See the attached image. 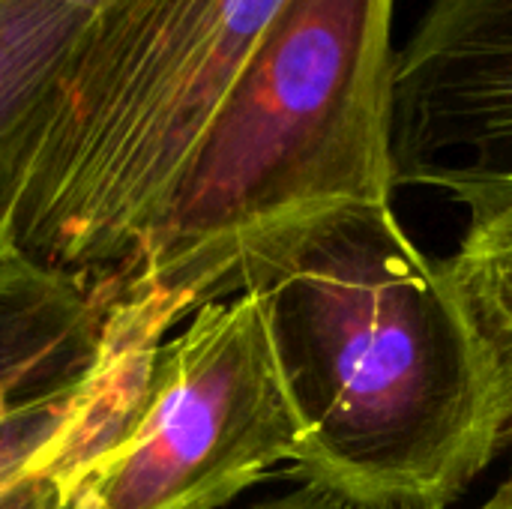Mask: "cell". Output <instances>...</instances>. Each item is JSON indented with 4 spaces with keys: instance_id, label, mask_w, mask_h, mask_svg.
<instances>
[{
    "instance_id": "obj_1",
    "label": "cell",
    "mask_w": 512,
    "mask_h": 509,
    "mask_svg": "<svg viewBox=\"0 0 512 509\" xmlns=\"http://www.w3.org/2000/svg\"><path fill=\"white\" fill-rule=\"evenodd\" d=\"M237 291L264 312L291 462L336 504L450 509L510 447L501 351L393 204L345 201L285 228L246 258Z\"/></svg>"
},
{
    "instance_id": "obj_2",
    "label": "cell",
    "mask_w": 512,
    "mask_h": 509,
    "mask_svg": "<svg viewBox=\"0 0 512 509\" xmlns=\"http://www.w3.org/2000/svg\"><path fill=\"white\" fill-rule=\"evenodd\" d=\"M393 6H279L123 282L204 306L237 294L246 258L312 213L393 204Z\"/></svg>"
},
{
    "instance_id": "obj_3",
    "label": "cell",
    "mask_w": 512,
    "mask_h": 509,
    "mask_svg": "<svg viewBox=\"0 0 512 509\" xmlns=\"http://www.w3.org/2000/svg\"><path fill=\"white\" fill-rule=\"evenodd\" d=\"M285 0H108L69 42L18 213V252L120 285Z\"/></svg>"
},
{
    "instance_id": "obj_4",
    "label": "cell",
    "mask_w": 512,
    "mask_h": 509,
    "mask_svg": "<svg viewBox=\"0 0 512 509\" xmlns=\"http://www.w3.org/2000/svg\"><path fill=\"white\" fill-rule=\"evenodd\" d=\"M294 444L261 303L237 291L162 342L129 441L75 509H222Z\"/></svg>"
},
{
    "instance_id": "obj_5",
    "label": "cell",
    "mask_w": 512,
    "mask_h": 509,
    "mask_svg": "<svg viewBox=\"0 0 512 509\" xmlns=\"http://www.w3.org/2000/svg\"><path fill=\"white\" fill-rule=\"evenodd\" d=\"M393 183L471 213L512 201V0H429L393 57Z\"/></svg>"
},
{
    "instance_id": "obj_6",
    "label": "cell",
    "mask_w": 512,
    "mask_h": 509,
    "mask_svg": "<svg viewBox=\"0 0 512 509\" xmlns=\"http://www.w3.org/2000/svg\"><path fill=\"white\" fill-rule=\"evenodd\" d=\"M87 18L42 0H0V267L21 261L18 213L45 129L51 84Z\"/></svg>"
},
{
    "instance_id": "obj_7",
    "label": "cell",
    "mask_w": 512,
    "mask_h": 509,
    "mask_svg": "<svg viewBox=\"0 0 512 509\" xmlns=\"http://www.w3.org/2000/svg\"><path fill=\"white\" fill-rule=\"evenodd\" d=\"M447 261L498 345L512 387V201L471 213L459 249ZM504 483L512 486V468Z\"/></svg>"
},
{
    "instance_id": "obj_8",
    "label": "cell",
    "mask_w": 512,
    "mask_h": 509,
    "mask_svg": "<svg viewBox=\"0 0 512 509\" xmlns=\"http://www.w3.org/2000/svg\"><path fill=\"white\" fill-rule=\"evenodd\" d=\"M123 444L84 447L51 465L0 480V509H75L78 498L114 462Z\"/></svg>"
},
{
    "instance_id": "obj_9",
    "label": "cell",
    "mask_w": 512,
    "mask_h": 509,
    "mask_svg": "<svg viewBox=\"0 0 512 509\" xmlns=\"http://www.w3.org/2000/svg\"><path fill=\"white\" fill-rule=\"evenodd\" d=\"M54 279H60V276L33 267L27 258L0 267V321L9 318L12 312H18L21 306H27L33 297H39Z\"/></svg>"
},
{
    "instance_id": "obj_10",
    "label": "cell",
    "mask_w": 512,
    "mask_h": 509,
    "mask_svg": "<svg viewBox=\"0 0 512 509\" xmlns=\"http://www.w3.org/2000/svg\"><path fill=\"white\" fill-rule=\"evenodd\" d=\"M252 509H345L342 504H336L333 498H327L324 492L312 489V486H303L297 492H288L282 498H273L267 504H258Z\"/></svg>"
},
{
    "instance_id": "obj_11",
    "label": "cell",
    "mask_w": 512,
    "mask_h": 509,
    "mask_svg": "<svg viewBox=\"0 0 512 509\" xmlns=\"http://www.w3.org/2000/svg\"><path fill=\"white\" fill-rule=\"evenodd\" d=\"M42 3H48L54 9H63V12H75V15H93L108 0H42Z\"/></svg>"
}]
</instances>
